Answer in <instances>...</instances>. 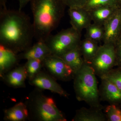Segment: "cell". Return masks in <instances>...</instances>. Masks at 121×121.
Masks as SVG:
<instances>
[{"mask_svg": "<svg viewBox=\"0 0 121 121\" xmlns=\"http://www.w3.org/2000/svg\"><path fill=\"white\" fill-rule=\"evenodd\" d=\"M101 78H105L112 82L121 90V68L111 69Z\"/></svg>", "mask_w": 121, "mask_h": 121, "instance_id": "cell-23", "label": "cell"}, {"mask_svg": "<svg viewBox=\"0 0 121 121\" xmlns=\"http://www.w3.org/2000/svg\"><path fill=\"white\" fill-rule=\"evenodd\" d=\"M96 75L101 78L117 65L114 44L104 43L90 64Z\"/></svg>", "mask_w": 121, "mask_h": 121, "instance_id": "cell-6", "label": "cell"}, {"mask_svg": "<svg viewBox=\"0 0 121 121\" xmlns=\"http://www.w3.org/2000/svg\"><path fill=\"white\" fill-rule=\"evenodd\" d=\"M35 32L30 17L22 10L0 9V45L19 54L32 46Z\"/></svg>", "mask_w": 121, "mask_h": 121, "instance_id": "cell-1", "label": "cell"}, {"mask_svg": "<svg viewBox=\"0 0 121 121\" xmlns=\"http://www.w3.org/2000/svg\"><path fill=\"white\" fill-rule=\"evenodd\" d=\"M118 9L117 5L100 6L88 11L93 23L103 26Z\"/></svg>", "mask_w": 121, "mask_h": 121, "instance_id": "cell-15", "label": "cell"}, {"mask_svg": "<svg viewBox=\"0 0 121 121\" xmlns=\"http://www.w3.org/2000/svg\"><path fill=\"white\" fill-rule=\"evenodd\" d=\"M81 33L72 27L63 29L56 35H50L44 41L52 54L60 57L80 45Z\"/></svg>", "mask_w": 121, "mask_h": 121, "instance_id": "cell-5", "label": "cell"}, {"mask_svg": "<svg viewBox=\"0 0 121 121\" xmlns=\"http://www.w3.org/2000/svg\"><path fill=\"white\" fill-rule=\"evenodd\" d=\"M85 38L96 42L103 41L104 35V26L93 23L86 28Z\"/></svg>", "mask_w": 121, "mask_h": 121, "instance_id": "cell-20", "label": "cell"}, {"mask_svg": "<svg viewBox=\"0 0 121 121\" xmlns=\"http://www.w3.org/2000/svg\"><path fill=\"white\" fill-rule=\"evenodd\" d=\"M60 57L70 67L74 74L80 70L85 63L80 51V45Z\"/></svg>", "mask_w": 121, "mask_h": 121, "instance_id": "cell-18", "label": "cell"}, {"mask_svg": "<svg viewBox=\"0 0 121 121\" xmlns=\"http://www.w3.org/2000/svg\"><path fill=\"white\" fill-rule=\"evenodd\" d=\"M114 45L116 54V66L121 68V36L115 42Z\"/></svg>", "mask_w": 121, "mask_h": 121, "instance_id": "cell-25", "label": "cell"}, {"mask_svg": "<svg viewBox=\"0 0 121 121\" xmlns=\"http://www.w3.org/2000/svg\"><path fill=\"white\" fill-rule=\"evenodd\" d=\"M20 60L18 54L0 45V76L18 66Z\"/></svg>", "mask_w": 121, "mask_h": 121, "instance_id": "cell-14", "label": "cell"}, {"mask_svg": "<svg viewBox=\"0 0 121 121\" xmlns=\"http://www.w3.org/2000/svg\"><path fill=\"white\" fill-rule=\"evenodd\" d=\"M52 55L45 41H37V43L23 52L18 54L21 60H28L31 59L43 60L48 56Z\"/></svg>", "mask_w": 121, "mask_h": 121, "instance_id": "cell-13", "label": "cell"}, {"mask_svg": "<svg viewBox=\"0 0 121 121\" xmlns=\"http://www.w3.org/2000/svg\"><path fill=\"white\" fill-rule=\"evenodd\" d=\"M28 119L33 121H66L65 117L57 107L54 99L35 88L25 99Z\"/></svg>", "mask_w": 121, "mask_h": 121, "instance_id": "cell-3", "label": "cell"}, {"mask_svg": "<svg viewBox=\"0 0 121 121\" xmlns=\"http://www.w3.org/2000/svg\"><path fill=\"white\" fill-rule=\"evenodd\" d=\"M0 78L5 84L10 87L15 89L25 88L27 77L24 65H18Z\"/></svg>", "mask_w": 121, "mask_h": 121, "instance_id": "cell-12", "label": "cell"}, {"mask_svg": "<svg viewBox=\"0 0 121 121\" xmlns=\"http://www.w3.org/2000/svg\"><path fill=\"white\" fill-rule=\"evenodd\" d=\"M68 13L71 27L81 33L92 22L89 12L83 7L69 8Z\"/></svg>", "mask_w": 121, "mask_h": 121, "instance_id": "cell-11", "label": "cell"}, {"mask_svg": "<svg viewBox=\"0 0 121 121\" xmlns=\"http://www.w3.org/2000/svg\"></svg>", "mask_w": 121, "mask_h": 121, "instance_id": "cell-30", "label": "cell"}, {"mask_svg": "<svg viewBox=\"0 0 121 121\" xmlns=\"http://www.w3.org/2000/svg\"><path fill=\"white\" fill-rule=\"evenodd\" d=\"M118 0H87L83 7L88 11L91 9L104 5H117Z\"/></svg>", "mask_w": 121, "mask_h": 121, "instance_id": "cell-24", "label": "cell"}, {"mask_svg": "<svg viewBox=\"0 0 121 121\" xmlns=\"http://www.w3.org/2000/svg\"><path fill=\"white\" fill-rule=\"evenodd\" d=\"M24 65L29 80L34 78L42 70V68L43 67V60L35 59L27 60Z\"/></svg>", "mask_w": 121, "mask_h": 121, "instance_id": "cell-21", "label": "cell"}, {"mask_svg": "<svg viewBox=\"0 0 121 121\" xmlns=\"http://www.w3.org/2000/svg\"><path fill=\"white\" fill-rule=\"evenodd\" d=\"M98 43L86 38L81 41L80 50L85 62L90 64L99 49Z\"/></svg>", "mask_w": 121, "mask_h": 121, "instance_id": "cell-19", "label": "cell"}, {"mask_svg": "<svg viewBox=\"0 0 121 121\" xmlns=\"http://www.w3.org/2000/svg\"><path fill=\"white\" fill-rule=\"evenodd\" d=\"M29 84L40 90H48L60 96L68 98L69 95L47 72H40L34 78L29 80Z\"/></svg>", "mask_w": 121, "mask_h": 121, "instance_id": "cell-8", "label": "cell"}, {"mask_svg": "<svg viewBox=\"0 0 121 121\" xmlns=\"http://www.w3.org/2000/svg\"><path fill=\"white\" fill-rule=\"evenodd\" d=\"M28 112L25 103L20 102L5 110L4 119L6 121H24L28 119Z\"/></svg>", "mask_w": 121, "mask_h": 121, "instance_id": "cell-17", "label": "cell"}, {"mask_svg": "<svg viewBox=\"0 0 121 121\" xmlns=\"http://www.w3.org/2000/svg\"><path fill=\"white\" fill-rule=\"evenodd\" d=\"M104 43L114 44L121 36V9H118L103 25Z\"/></svg>", "mask_w": 121, "mask_h": 121, "instance_id": "cell-9", "label": "cell"}, {"mask_svg": "<svg viewBox=\"0 0 121 121\" xmlns=\"http://www.w3.org/2000/svg\"><path fill=\"white\" fill-rule=\"evenodd\" d=\"M104 113L107 121H121V107L113 104L104 107Z\"/></svg>", "mask_w": 121, "mask_h": 121, "instance_id": "cell-22", "label": "cell"}, {"mask_svg": "<svg viewBox=\"0 0 121 121\" xmlns=\"http://www.w3.org/2000/svg\"><path fill=\"white\" fill-rule=\"evenodd\" d=\"M43 67L56 80L69 81L73 79L74 73L62 59L51 55L43 60Z\"/></svg>", "mask_w": 121, "mask_h": 121, "instance_id": "cell-7", "label": "cell"}, {"mask_svg": "<svg viewBox=\"0 0 121 121\" xmlns=\"http://www.w3.org/2000/svg\"><path fill=\"white\" fill-rule=\"evenodd\" d=\"M102 109L82 107L76 110L73 121H107L105 113Z\"/></svg>", "mask_w": 121, "mask_h": 121, "instance_id": "cell-16", "label": "cell"}, {"mask_svg": "<svg viewBox=\"0 0 121 121\" xmlns=\"http://www.w3.org/2000/svg\"><path fill=\"white\" fill-rule=\"evenodd\" d=\"M99 94L101 101L108 102L121 108V90L109 80L101 78Z\"/></svg>", "mask_w": 121, "mask_h": 121, "instance_id": "cell-10", "label": "cell"}, {"mask_svg": "<svg viewBox=\"0 0 121 121\" xmlns=\"http://www.w3.org/2000/svg\"><path fill=\"white\" fill-rule=\"evenodd\" d=\"M87 0H64L69 8H83Z\"/></svg>", "mask_w": 121, "mask_h": 121, "instance_id": "cell-26", "label": "cell"}, {"mask_svg": "<svg viewBox=\"0 0 121 121\" xmlns=\"http://www.w3.org/2000/svg\"><path fill=\"white\" fill-rule=\"evenodd\" d=\"M117 5L119 8L121 9V0H118Z\"/></svg>", "mask_w": 121, "mask_h": 121, "instance_id": "cell-29", "label": "cell"}, {"mask_svg": "<svg viewBox=\"0 0 121 121\" xmlns=\"http://www.w3.org/2000/svg\"><path fill=\"white\" fill-rule=\"evenodd\" d=\"M35 37L44 41L57 28L67 6L64 0H31Z\"/></svg>", "mask_w": 121, "mask_h": 121, "instance_id": "cell-2", "label": "cell"}, {"mask_svg": "<svg viewBox=\"0 0 121 121\" xmlns=\"http://www.w3.org/2000/svg\"><path fill=\"white\" fill-rule=\"evenodd\" d=\"M8 0H0V8H6L7 3Z\"/></svg>", "mask_w": 121, "mask_h": 121, "instance_id": "cell-28", "label": "cell"}, {"mask_svg": "<svg viewBox=\"0 0 121 121\" xmlns=\"http://www.w3.org/2000/svg\"><path fill=\"white\" fill-rule=\"evenodd\" d=\"M96 75L90 65L84 63L74 76L76 97L78 101L85 102L91 107L104 109L100 103Z\"/></svg>", "mask_w": 121, "mask_h": 121, "instance_id": "cell-4", "label": "cell"}, {"mask_svg": "<svg viewBox=\"0 0 121 121\" xmlns=\"http://www.w3.org/2000/svg\"><path fill=\"white\" fill-rule=\"evenodd\" d=\"M19 3V9L20 10L22 9L30 2L31 0H17Z\"/></svg>", "mask_w": 121, "mask_h": 121, "instance_id": "cell-27", "label": "cell"}]
</instances>
